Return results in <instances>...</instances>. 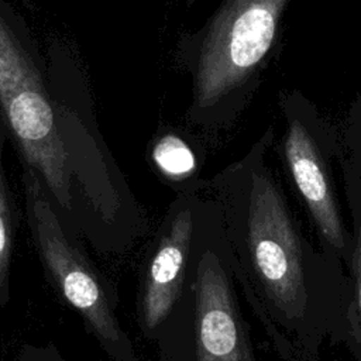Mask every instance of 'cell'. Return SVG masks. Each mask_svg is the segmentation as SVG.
<instances>
[{"instance_id":"obj_1","label":"cell","mask_w":361,"mask_h":361,"mask_svg":"<svg viewBox=\"0 0 361 361\" xmlns=\"http://www.w3.org/2000/svg\"><path fill=\"white\" fill-rule=\"evenodd\" d=\"M274 128L202 188L220 206L240 292L285 361H317L344 344L348 279L340 258L306 235L267 164Z\"/></svg>"},{"instance_id":"obj_2","label":"cell","mask_w":361,"mask_h":361,"mask_svg":"<svg viewBox=\"0 0 361 361\" xmlns=\"http://www.w3.org/2000/svg\"><path fill=\"white\" fill-rule=\"evenodd\" d=\"M290 1L223 0L200 30L179 41V58L192 76L193 124L224 128L240 116L279 45Z\"/></svg>"},{"instance_id":"obj_3","label":"cell","mask_w":361,"mask_h":361,"mask_svg":"<svg viewBox=\"0 0 361 361\" xmlns=\"http://www.w3.org/2000/svg\"><path fill=\"white\" fill-rule=\"evenodd\" d=\"M212 199L186 288L154 340L155 361H258Z\"/></svg>"},{"instance_id":"obj_4","label":"cell","mask_w":361,"mask_h":361,"mask_svg":"<svg viewBox=\"0 0 361 361\" xmlns=\"http://www.w3.org/2000/svg\"><path fill=\"white\" fill-rule=\"evenodd\" d=\"M0 113L21 166L41 180L66 220L71 180L48 85L47 62L25 20L0 0Z\"/></svg>"},{"instance_id":"obj_5","label":"cell","mask_w":361,"mask_h":361,"mask_svg":"<svg viewBox=\"0 0 361 361\" xmlns=\"http://www.w3.org/2000/svg\"><path fill=\"white\" fill-rule=\"evenodd\" d=\"M21 183L27 226L49 283L110 361H138L118 314L116 288L92 262L85 241L66 224L37 175L23 168Z\"/></svg>"},{"instance_id":"obj_6","label":"cell","mask_w":361,"mask_h":361,"mask_svg":"<svg viewBox=\"0 0 361 361\" xmlns=\"http://www.w3.org/2000/svg\"><path fill=\"white\" fill-rule=\"evenodd\" d=\"M279 106L285 133L279 154L285 171L305 207L323 251L350 264L353 233L338 199L333 162L343 155L336 128L299 90H282Z\"/></svg>"},{"instance_id":"obj_7","label":"cell","mask_w":361,"mask_h":361,"mask_svg":"<svg viewBox=\"0 0 361 361\" xmlns=\"http://www.w3.org/2000/svg\"><path fill=\"white\" fill-rule=\"evenodd\" d=\"M212 203L202 182L180 190L148 247L137 293V324L152 343L186 288Z\"/></svg>"},{"instance_id":"obj_8","label":"cell","mask_w":361,"mask_h":361,"mask_svg":"<svg viewBox=\"0 0 361 361\" xmlns=\"http://www.w3.org/2000/svg\"><path fill=\"white\" fill-rule=\"evenodd\" d=\"M344 195L350 213L353 250L350 264L347 265L348 279V333L345 345L355 361H361V178L345 159L340 158Z\"/></svg>"},{"instance_id":"obj_9","label":"cell","mask_w":361,"mask_h":361,"mask_svg":"<svg viewBox=\"0 0 361 361\" xmlns=\"http://www.w3.org/2000/svg\"><path fill=\"white\" fill-rule=\"evenodd\" d=\"M151 159L154 166L169 180L183 185V189L200 185L197 179L202 166L196 149L180 135L164 134L152 145Z\"/></svg>"},{"instance_id":"obj_10","label":"cell","mask_w":361,"mask_h":361,"mask_svg":"<svg viewBox=\"0 0 361 361\" xmlns=\"http://www.w3.org/2000/svg\"><path fill=\"white\" fill-rule=\"evenodd\" d=\"M8 137L4 118L0 113V307L4 309L11 299V265L16 243V224L10 188L3 165V152Z\"/></svg>"},{"instance_id":"obj_11","label":"cell","mask_w":361,"mask_h":361,"mask_svg":"<svg viewBox=\"0 0 361 361\" xmlns=\"http://www.w3.org/2000/svg\"><path fill=\"white\" fill-rule=\"evenodd\" d=\"M345 159L361 178V96H358L350 110L341 137Z\"/></svg>"},{"instance_id":"obj_12","label":"cell","mask_w":361,"mask_h":361,"mask_svg":"<svg viewBox=\"0 0 361 361\" xmlns=\"http://www.w3.org/2000/svg\"><path fill=\"white\" fill-rule=\"evenodd\" d=\"M16 361H73L68 358L54 343H24L16 355Z\"/></svg>"}]
</instances>
